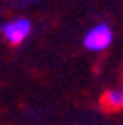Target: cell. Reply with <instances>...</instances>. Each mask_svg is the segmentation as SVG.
<instances>
[{
	"label": "cell",
	"mask_w": 123,
	"mask_h": 125,
	"mask_svg": "<svg viewBox=\"0 0 123 125\" xmlns=\"http://www.w3.org/2000/svg\"><path fill=\"white\" fill-rule=\"evenodd\" d=\"M111 42H113V30H111V26L101 22V24L91 26L85 32V36H83V48L89 50V52L99 54V52H105L107 48H109Z\"/></svg>",
	"instance_id": "obj_1"
},
{
	"label": "cell",
	"mask_w": 123,
	"mask_h": 125,
	"mask_svg": "<svg viewBox=\"0 0 123 125\" xmlns=\"http://www.w3.org/2000/svg\"><path fill=\"white\" fill-rule=\"evenodd\" d=\"M0 32L10 46H20L32 32V22L28 18H12L0 26Z\"/></svg>",
	"instance_id": "obj_2"
},
{
	"label": "cell",
	"mask_w": 123,
	"mask_h": 125,
	"mask_svg": "<svg viewBox=\"0 0 123 125\" xmlns=\"http://www.w3.org/2000/svg\"><path fill=\"white\" fill-rule=\"evenodd\" d=\"M101 105L105 111H119V109H123V87L107 89L101 97Z\"/></svg>",
	"instance_id": "obj_3"
}]
</instances>
